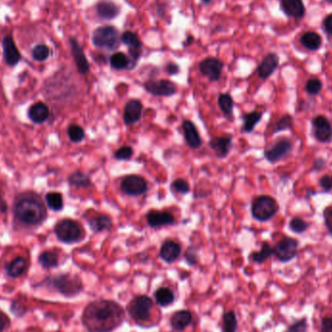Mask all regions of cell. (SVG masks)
I'll return each mask as SVG.
<instances>
[{
    "instance_id": "cell-10",
    "label": "cell",
    "mask_w": 332,
    "mask_h": 332,
    "mask_svg": "<svg viewBox=\"0 0 332 332\" xmlns=\"http://www.w3.org/2000/svg\"><path fill=\"white\" fill-rule=\"evenodd\" d=\"M121 190L126 195L140 196L148 191V184L139 175H129L121 181Z\"/></svg>"
},
{
    "instance_id": "cell-33",
    "label": "cell",
    "mask_w": 332,
    "mask_h": 332,
    "mask_svg": "<svg viewBox=\"0 0 332 332\" xmlns=\"http://www.w3.org/2000/svg\"><path fill=\"white\" fill-rule=\"evenodd\" d=\"M262 112L259 111H252L245 114L243 116V131L245 133H251L253 131L256 125L262 120Z\"/></svg>"
},
{
    "instance_id": "cell-55",
    "label": "cell",
    "mask_w": 332,
    "mask_h": 332,
    "mask_svg": "<svg viewBox=\"0 0 332 332\" xmlns=\"http://www.w3.org/2000/svg\"><path fill=\"white\" fill-rule=\"evenodd\" d=\"M7 322H9L8 320H6L5 318H3V317L0 316V332L4 331V329L7 326Z\"/></svg>"
},
{
    "instance_id": "cell-48",
    "label": "cell",
    "mask_w": 332,
    "mask_h": 332,
    "mask_svg": "<svg viewBox=\"0 0 332 332\" xmlns=\"http://www.w3.org/2000/svg\"><path fill=\"white\" fill-rule=\"evenodd\" d=\"M323 220L327 232L332 237V206H328L323 210Z\"/></svg>"
},
{
    "instance_id": "cell-56",
    "label": "cell",
    "mask_w": 332,
    "mask_h": 332,
    "mask_svg": "<svg viewBox=\"0 0 332 332\" xmlns=\"http://www.w3.org/2000/svg\"><path fill=\"white\" fill-rule=\"evenodd\" d=\"M192 42H193V37H192V36H189V37L187 38V41L184 43V46H185V47L190 46V45L192 44Z\"/></svg>"
},
{
    "instance_id": "cell-47",
    "label": "cell",
    "mask_w": 332,
    "mask_h": 332,
    "mask_svg": "<svg viewBox=\"0 0 332 332\" xmlns=\"http://www.w3.org/2000/svg\"><path fill=\"white\" fill-rule=\"evenodd\" d=\"M287 332H308V322L307 319L303 318L297 322H293L288 328Z\"/></svg>"
},
{
    "instance_id": "cell-58",
    "label": "cell",
    "mask_w": 332,
    "mask_h": 332,
    "mask_svg": "<svg viewBox=\"0 0 332 332\" xmlns=\"http://www.w3.org/2000/svg\"><path fill=\"white\" fill-rule=\"evenodd\" d=\"M323 2H325L326 4H329V5H332V0H323Z\"/></svg>"
},
{
    "instance_id": "cell-23",
    "label": "cell",
    "mask_w": 332,
    "mask_h": 332,
    "mask_svg": "<svg viewBox=\"0 0 332 332\" xmlns=\"http://www.w3.org/2000/svg\"><path fill=\"white\" fill-rule=\"evenodd\" d=\"M182 253L181 245L173 240L163 242L160 250V258L166 263L171 264L176 262Z\"/></svg>"
},
{
    "instance_id": "cell-12",
    "label": "cell",
    "mask_w": 332,
    "mask_h": 332,
    "mask_svg": "<svg viewBox=\"0 0 332 332\" xmlns=\"http://www.w3.org/2000/svg\"><path fill=\"white\" fill-rule=\"evenodd\" d=\"M315 138L321 143H329L332 140V125L324 116H317L313 120Z\"/></svg>"
},
{
    "instance_id": "cell-22",
    "label": "cell",
    "mask_w": 332,
    "mask_h": 332,
    "mask_svg": "<svg viewBox=\"0 0 332 332\" xmlns=\"http://www.w3.org/2000/svg\"><path fill=\"white\" fill-rule=\"evenodd\" d=\"M182 129L188 146L192 150L199 149L201 147L202 139L195 124L190 120H185L182 123Z\"/></svg>"
},
{
    "instance_id": "cell-18",
    "label": "cell",
    "mask_w": 332,
    "mask_h": 332,
    "mask_svg": "<svg viewBox=\"0 0 332 332\" xmlns=\"http://www.w3.org/2000/svg\"><path fill=\"white\" fill-rule=\"evenodd\" d=\"M148 224L152 228H160L162 226L172 225L176 222L175 217L171 213L167 211H158L151 210L147 213L146 216Z\"/></svg>"
},
{
    "instance_id": "cell-28",
    "label": "cell",
    "mask_w": 332,
    "mask_h": 332,
    "mask_svg": "<svg viewBox=\"0 0 332 332\" xmlns=\"http://www.w3.org/2000/svg\"><path fill=\"white\" fill-rule=\"evenodd\" d=\"M38 263L41 267L49 270L59 266L60 264V256L59 252L55 250H47L41 252L38 256Z\"/></svg>"
},
{
    "instance_id": "cell-40",
    "label": "cell",
    "mask_w": 332,
    "mask_h": 332,
    "mask_svg": "<svg viewBox=\"0 0 332 332\" xmlns=\"http://www.w3.org/2000/svg\"><path fill=\"white\" fill-rule=\"evenodd\" d=\"M292 126H293V119H292V116L289 114H286L275 123L273 133L275 134V133H278L281 131L292 130Z\"/></svg>"
},
{
    "instance_id": "cell-1",
    "label": "cell",
    "mask_w": 332,
    "mask_h": 332,
    "mask_svg": "<svg viewBox=\"0 0 332 332\" xmlns=\"http://www.w3.org/2000/svg\"><path fill=\"white\" fill-rule=\"evenodd\" d=\"M125 320V310L121 304L111 299H99L89 303L82 314L81 321L90 332H113Z\"/></svg>"
},
{
    "instance_id": "cell-2",
    "label": "cell",
    "mask_w": 332,
    "mask_h": 332,
    "mask_svg": "<svg viewBox=\"0 0 332 332\" xmlns=\"http://www.w3.org/2000/svg\"><path fill=\"white\" fill-rule=\"evenodd\" d=\"M13 216L17 224L27 228H34L45 221L48 213L38 193L24 191L15 197Z\"/></svg>"
},
{
    "instance_id": "cell-5",
    "label": "cell",
    "mask_w": 332,
    "mask_h": 332,
    "mask_svg": "<svg viewBox=\"0 0 332 332\" xmlns=\"http://www.w3.org/2000/svg\"><path fill=\"white\" fill-rule=\"evenodd\" d=\"M152 308L154 300L151 297L146 294H139L131 299L126 310L133 322L139 326H145L151 319Z\"/></svg>"
},
{
    "instance_id": "cell-46",
    "label": "cell",
    "mask_w": 332,
    "mask_h": 332,
    "mask_svg": "<svg viewBox=\"0 0 332 332\" xmlns=\"http://www.w3.org/2000/svg\"><path fill=\"white\" fill-rule=\"evenodd\" d=\"M10 311L15 317L20 319V318H22V317H24L27 315V313L29 310L25 307V305L22 304L21 302L14 300L11 303Z\"/></svg>"
},
{
    "instance_id": "cell-20",
    "label": "cell",
    "mask_w": 332,
    "mask_h": 332,
    "mask_svg": "<svg viewBox=\"0 0 332 332\" xmlns=\"http://www.w3.org/2000/svg\"><path fill=\"white\" fill-rule=\"evenodd\" d=\"M50 108L44 102H36L32 104L28 110V118L34 124H43L50 118Z\"/></svg>"
},
{
    "instance_id": "cell-16",
    "label": "cell",
    "mask_w": 332,
    "mask_h": 332,
    "mask_svg": "<svg viewBox=\"0 0 332 332\" xmlns=\"http://www.w3.org/2000/svg\"><path fill=\"white\" fill-rule=\"evenodd\" d=\"M143 104L138 99H131L124 105L123 121L124 124L131 126L141 120Z\"/></svg>"
},
{
    "instance_id": "cell-25",
    "label": "cell",
    "mask_w": 332,
    "mask_h": 332,
    "mask_svg": "<svg viewBox=\"0 0 332 332\" xmlns=\"http://www.w3.org/2000/svg\"><path fill=\"white\" fill-rule=\"evenodd\" d=\"M95 9L97 16L102 20H114L121 12L120 6L110 0H101L96 4Z\"/></svg>"
},
{
    "instance_id": "cell-51",
    "label": "cell",
    "mask_w": 332,
    "mask_h": 332,
    "mask_svg": "<svg viewBox=\"0 0 332 332\" xmlns=\"http://www.w3.org/2000/svg\"><path fill=\"white\" fill-rule=\"evenodd\" d=\"M321 331L332 332V317L326 316L322 318Z\"/></svg>"
},
{
    "instance_id": "cell-41",
    "label": "cell",
    "mask_w": 332,
    "mask_h": 332,
    "mask_svg": "<svg viewBox=\"0 0 332 332\" xmlns=\"http://www.w3.org/2000/svg\"><path fill=\"white\" fill-rule=\"evenodd\" d=\"M305 90L308 92V94H310L312 96L320 94V92L322 90V81L320 80V79H316V78L309 79L306 83Z\"/></svg>"
},
{
    "instance_id": "cell-30",
    "label": "cell",
    "mask_w": 332,
    "mask_h": 332,
    "mask_svg": "<svg viewBox=\"0 0 332 332\" xmlns=\"http://www.w3.org/2000/svg\"><path fill=\"white\" fill-rule=\"evenodd\" d=\"M154 297L156 303L161 307H168L172 305L176 299L174 292L170 288L167 287L159 288L154 293Z\"/></svg>"
},
{
    "instance_id": "cell-3",
    "label": "cell",
    "mask_w": 332,
    "mask_h": 332,
    "mask_svg": "<svg viewBox=\"0 0 332 332\" xmlns=\"http://www.w3.org/2000/svg\"><path fill=\"white\" fill-rule=\"evenodd\" d=\"M44 284L67 298L75 297L84 291L82 279L78 275H73L70 273H61L50 276L44 280Z\"/></svg>"
},
{
    "instance_id": "cell-11",
    "label": "cell",
    "mask_w": 332,
    "mask_h": 332,
    "mask_svg": "<svg viewBox=\"0 0 332 332\" xmlns=\"http://www.w3.org/2000/svg\"><path fill=\"white\" fill-rule=\"evenodd\" d=\"M145 90L155 96L169 97L177 92V86L167 79L150 80L144 84Z\"/></svg>"
},
{
    "instance_id": "cell-4",
    "label": "cell",
    "mask_w": 332,
    "mask_h": 332,
    "mask_svg": "<svg viewBox=\"0 0 332 332\" xmlns=\"http://www.w3.org/2000/svg\"><path fill=\"white\" fill-rule=\"evenodd\" d=\"M54 232L58 240L66 245L80 243L86 235L80 223L72 219H62L58 221L54 227Z\"/></svg>"
},
{
    "instance_id": "cell-34",
    "label": "cell",
    "mask_w": 332,
    "mask_h": 332,
    "mask_svg": "<svg viewBox=\"0 0 332 332\" xmlns=\"http://www.w3.org/2000/svg\"><path fill=\"white\" fill-rule=\"evenodd\" d=\"M130 58L121 52L115 53L112 55L110 58L111 67L115 70H124V69H130Z\"/></svg>"
},
{
    "instance_id": "cell-7",
    "label": "cell",
    "mask_w": 332,
    "mask_h": 332,
    "mask_svg": "<svg viewBox=\"0 0 332 332\" xmlns=\"http://www.w3.org/2000/svg\"><path fill=\"white\" fill-rule=\"evenodd\" d=\"M279 211V205L270 195H260L252 203V218L259 221H267Z\"/></svg>"
},
{
    "instance_id": "cell-19",
    "label": "cell",
    "mask_w": 332,
    "mask_h": 332,
    "mask_svg": "<svg viewBox=\"0 0 332 332\" xmlns=\"http://www.w3.org/2000/svg\"><path fill=\"white\" fill-rule=\"evenodd\" d=\"M279 63H280V58L277 54L275 53L267 54L263 58L261 64L258 67V74L260 78L262 80L268 79L278 68Z\"/></svg>"
},
{
    "instance_id": "cell-14",
    "label": "cell",
    "mask_w": 332,
    "mask_h": 332,
    "mask_svg": "<svg viewBox=\"0 0 332 332\" xmlns=\"http://www.w3.org/2000/svg\"><path fill=\"white\" fill-rule=\"evenodd\" d=\"M69 44H70L71 54L75 62V65L77 67V70L82 75L88 74L90 72L91 66L79 42L72 37L69 39Z\"/></svg>"
},
{
    "instance_id": "cell-35",
    "label": "cell",
    "mask_w": 332,
    "mask_h": 332,
    "mask_svg": "<svg viewBox=\"0 0 332 332\" xmlns=\"http://www.w3.org/2000/svg\"><path fill=\"white\" fill-rule=\"evenodd\" d=\"M273 254V248L269 245L268 242H263L262 248L259 252H253L251 253L250 259L251 261L259 264H262L266 262Z\"/></svg>"
},
{
    "instance_id": "cell-43",
    "label": "cell",
    "mask_w": 332,
    "mask_h": 332,
    "mask_svg": "<svg viewBox=\"0 0 332 332\" xmlns=\"http://www.w3.org/2000/svg\"><path fill=\"white\" fill-rule=\"evenodd\" d=\"M171 190L177 193L187 194L191 191V187H190V184L186 180L179 178V179H176L172 182Z\"/></svg>"
},
{
    "instance_id": "cell-9",
    "label": "cell",
    "mask_w": 332,
    "mask_h": 332,
    "mask_svg": "<svg viewBox=\"0 0 332 332\" xmlns=\"http://www.w3.org/2000/svg\"><path fill=\"white\" fill-rule=\"evenodd\" d=\"M292 148L293 145L290 139H279L264 151V158L270 163H276L285 160L292 152Z\"/></svg>"
},
{
    "instance_id": "cell-32",
    "label": "cell",
    "mask_w": 332,
    "mask_h": 332,
    "mask_svg": "<svg viewBox=\"0 0 332 332\" xmlns=\"http://www.w3.org/2000/svg\"><path fill=\"white\" fill-rule=\"evenodd\" d=\"M45 202L47 207L54 212H61L63 210L64 201L61 192L50 191L45 195Z\"/></svg>"
},
{
    "instance_id": "cell-13",
    "label": "cell",
    "mask_w": 332,
    "mask_h": 332,
    "mask_svg": "<svg viewBox=\"0 0 332 332\" xmlns=\"http://www.w3.org/2000/svg\"><path fill=\"white\" fill-rule=\"evenodd\" d=\"M222 69V61L216 58H207L199 63V71L202 75L211 82H217L221 79Z\"/></svg>"
},
{
    "instance_id": "cell-57",
    "label": "cell",
    "mask_w": 332,
    "mask_h": 332,
    "mask_svg": "<svg viewBox=\"0 0 332 332\" xmlns=\"http://www.w3.org/2000/svg\"><path fill=\"white\" fill-rule=\"evenodd\" d=\"M202 3L203 4H205V5H209V4H211L212 2H213V0H201Z\"/></svg>"
},
{
    "instance_id": "cell-15",
    "label": "cell",
    "mask_w": 332,
    "mask_h": 332,
    "mask_svg": "<svg viewBox=\"0 0 332 332\" xmlns=\"http://www.w3.org/2000/svg\"><path fill=\"white\" fill-rule=\"evenodd\" d=\"M2 48H3V57L6 64L10 67L16 66L21 60V56H20V50L16 46V43L11 35H6L3 38Z\"/></svg>"
},
{
    "instance_id": "cell-26",
    "label": "cell",
    "mask_w": 332,
    "mask_h": 332,
    "mask_svg": "<svg viewBox=\"0 0 332 332\" xmlns=\"http://www.w3.org/2000/svg\"><path fill=\"white\" fill-rule=\"evenodd\" d=\"M28 269V261L22 257H17L13 261H11L5 266L6 275L12 278L17 279L24 274Z\"/></svg>"
},
{
    "instance_id": "cell-27",
    "label": "cell",
    "mask_w": 332,
    "mask_h": 332,
    "mask_svg": "<svg viewBox=\"0 0 332 332\" xmlns=\"http://www.w3.org/2000/svg\"><path fill=\"white\" fill-rule=\"evenodd\" d=\"M88 224L91 231L94 233L110 231L113 226V221L107 215H96L88 219Z\"/></svg>"
},
{
    "instance_id": "cell-49",
    "label": "cell",
    "mask_w": 332,
    "mask_h": 332,
    "mask_svg": "<svg viewBox=\"0 0 332 332\" xmlns=\"http://www.w3.org/2000/svg\"><path fill=\"white\" fill-rule=\"evenodd\" d=\"M320 186L322 187V190L326 192L332 191V176L331 175H324L319 181Z\"/></svg>"
},
{
    "instance_id": "cell-36",
    "label": "cell",
    "mask_w": 332,
    "mask_h": 332,
    "mask_svg": "<svg viewBox=\"0 0 332 332\" xmlns=\"http://www.w3.org/2000/svg\"><path fill=\"white\" fill-rule=\"evenodd\" d=\"M218 104L224 116H226V117L232 116L234 102H233V98L229 93H227V92L221 93L218 97Z\"/></svg>"
},
{
    "instance_id": "cell-31",
    "label": "cell",
    "mask_w": 332,
    "mask_h": 332,
    "mask_svg": "<svg viewBox=\"0 0 332 332\" xmlns=\"http://www.w3.org/2000/svg\"><path fill=\"white\" fill-rule=\"evenodd\" d=\"M67 182L71 187L77 189H88L91 186V180L89 175L82 171H75L67 178Z\"/></svg>"
},
{
    "instance_id": "cell-52",
    "label": "cell",
    "mask_w": 332,
    "mask_h": 332,
    "mask_svg": "<svg viewBox=\"0 0 332 332\" xmlns=\"http://www.w3.org/2000/svg\"><path fill=\"white\" fill-rule=\"evenodd\" d=\"M165 71H166V73L168 75L174 76V75H177L180 72V66L175 62H168L165 65Z\"/></svg>"
},
{
    "instance_id": "cell-6",
    "label": "cell",
    "mask_w": 332,
    "mask_h": 332,
    "mask_svg": "<svg viewBox=\"0 0 332 332\" xmlns=\"http://www.w3.org/2000/svg\"><path fill=\"white\" fill-rule=\"evenodd\" d=\"M91 40L96 48L115 50L121 44V36L117 28L113 25H103L93 31Z\"/></svg>"
},
{
    "instance_id": "cell-59",
    "label": "cell",
    "mask_w": 332,
    "mask_h": 332,
    "mask_svg": "<svg viewBox=\"0 0 332 332\" xmlns=\"http://www.w3.org/2000/svg\"><path fill=\"white\" fill-rule=\"evenodd\" d=\"M54 332H61V331H54Z\"/></svg>"
},
{
    "instance_id": "cell-8",
    "label": "cell",
    "mask_w": 332,
    "mask_h": 332,
    "mask_svg": "<svg viewBox=\"0 0 332 332\" xmlns=\"http://www.w3.org/2000/svg\"><path fill=\"white\" fill-rule=\"evenodd\" d=\"M298 250V241L292 237H284L273 247V254L281 262L292 261Z\"/></svg>"
},
{
    "instance_id": "cell-50",
    "label": "cell",
    "mask_w": 332,
    "mask_h": 332,
    "mask_svg": "<svg viewBox=\"0 0 332 332\" xmlns=\"http://www.w3.org/2000/svg\"><path fill=\"white\" fill-rule=\"evenodd\" d=\"M322 29L328 35L332 36V14L327 15L322 20Z\"/></svg>"
},
{
    "instance_id": "cell-44",
    "label": "cell",
    "mask_w": 332,
    "mask_h": 332,
    "mask_svg": "<svg viewBox=\"0 0 332 332\" xmlns=\"http://www.w3.org/2000/svg\"><path fill=\"white\" fill-rule=\"evenodd\" d=\"M184 259L190 266H195L198 262L197 248L194 246H190L184 253Z\"/></svg>"
},
{
    "instance_id": "cell-24",
    "label": "cell",
    "mask_w": 332,
    "mask_h": 332,
    "mask_svg": "<svg viewBox=\"0 0 332 332\" xmlns=\"http://www.w3.org/2000/svg\"><path fill=\"white\" fill-rule=\"evenodd\" d=\"M193 322L192 313L189 310H179L172 314L170 326L175 332H184Z\"/></svg>"
},
{
    "instance_id": "cell-39",
    "label": "cell",
    "mask_w": 332,
    "mask_h": 332,
    "mask_svg": "<svg viewBox=\"0 0 332 332\" xmlns=\"http://www.w3.org/2000/svg\"><path fill=\"white\" fill-rule=\"evenodd\" d=\"M50 48L45 44H38L31 50V57L34 61H47L50 57Z\"/></svg>"
},
{
    "instance_id": "cell-42",
    "label": "cell",
    "mask_w": 332,
    "mask_h": 332,
    "mask_svg": "<svg viewBox=\"0 0 332 332\" xmlns=\"http://www.w3.org/2000/svg\"><path fill=\"white\" fill-rule=\"evenodd\" d=\"M308 227L309 223L299 217L292 218V221H290V228L295 233H303L308 229Z\"/></svg>"
},
{
    "instance_id": "cell-54",
    "label": "cell",
    "mask_w": 332,
    "mask_h": 332,
    "mask_svg": "<svg viewBox=\"0 0 332 332\" xmlns=\"http://www.w3.org/2000/svg\"><path fill=\"white\" fill-rule=\"evenodd\" d=\"M7 211H8L7 202L4 200V198L2 196V193H1V191H0V213L1 214H5Z\"/></svg>"
},
{
    "instance_id": "cell-17",
    "label": "cell",
    "mask_w": 332,
    "mask_h": 332,
    "mask_svg": "<svg viewBox=\"0 0 332 332\" xmlns=\"http://www.w3.org/2000/svg\"><path fill=\"white\" fill-rule=\"evenodd\" d=\"M281 10L284 14L294 20H301L305 17L306 8L303 0H280Z\"/></svg>"
},
{
    "instance_id": "cell-21",
    "label": "cell",
    "mask_w": 332,
    "mask_h": 332,
    "mask_svg": "<svg viewBox=\"0 0 332 332\" xmlns=\"http://www.w3.org/2000/svg\"><path fill=\"white\" fill-rule=\"evenodd\" d=\"M209 146L218 158L220 159L225 158L229 154L232 149V134H225L223 136L213 137L209 141Z\"/></svg>"
},
{
    "instance_id": "cell-37",
    "label": "cell",
    "mask_w": 332,
    "mask_h": 332,
    "mask_svg": "<svg viewBox=\"0 0 332 332\" xmlns=\"http://www.w3.org/2000/svg\"><path fill=\"white\" fill-rule=\"evenodd\" d=\"M238 327V320L233 311L225 313L222 317L221 332H236Z\"/></svg>"
},
{
    "instance_id": "cell-45",
    "label": "cell",
    "mask_w": 332,
    "mask_h": 332,
    "mask_svg": "<svg viewBox=\"0 0 332 332\" xmlns=\"http://www.w3.org/2000/svg\"><path fill=\"white\" fill-rule=\"evenodd\" d=\"M133 156V149L131 146H122L115 151L114 157L118 161H130Z\"/></svg>"
},
{
    "instance_id": "cell-29",
    "label": "cell",
    "mask_w": 332,
    "mask_h": 332,
    "mask_svg": "<svg viewBox=\"0 0 332 332\" xmlns=\"http://www.w3.org/2000/svg\"><path fill=\"white\" fill-rule=\"evenodd\" d=\"M300 44L307 50H318L322 47V39L321 35L315 31H307L300 37Z\"/></svg>"
},
{
    "instance_id": "cell-38",
    "label": "cell",
    "mask_w": 332,
    "mask_h": 332,
    "mask_svg": "<svg viewBox=\"0 0 332 332\" xmlns=\"http://www.w3.org/2000/svg\"><path fill=\"white\" fill-rule=\"evenodd\" d=\"M67 136L73 143H81L86 137V132L84 129L76 123H72L67 127Z\"/></svg>"
},
{
    "instance_id": "cell-53",
    "label": "cell",
    "mask_w": 332,
    "mask_h": 332,
    "mask_svg": "<svg viewBox=\"0 0 332 332\" xmlns=\"http://www.w3.org/2000/svg\"><path fill=\"white\" fill-rule=\"evenodd\" d=\"M325 164H326L325 161L322 160V158H319V159H317L315 161L313 170H322V169H323L325 167Z\"/></svg>"
}]
</instances>
